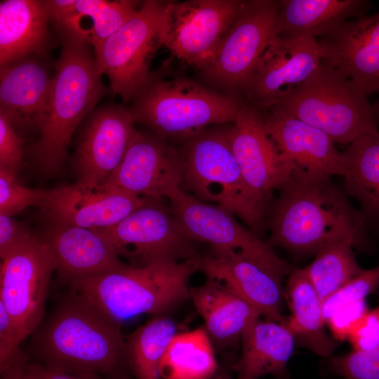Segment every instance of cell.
Returning <instances> with one entry per match:
<instances>
[{
    "mask_svg": "<svg viewBox=\"0 0 379 379\" xmlns=\"http://www.w3.org/2000/svg\"><path fill=\"white\" fill-rule=\"evenodd\" d=\"M27 368L34 379H102L99 375L72 373L39 362H28Z\"/></svg>",
    "mask_w": 379,
    "mask_h": 379,
    "instance_id": "b9f144b4",
    "label": "cell"
},
{
    "mask_svg": "<svg viewBox=\"0 0 379 379\" xmlns=\"http://www.w3.org/2000/svg\"><path fill=\"white\" fill-rule=\"evenodd\" d=\"M359 246L360 244L352 237L329 243L303 268L322 301L363 271L353 251L354 247Z\"/></svg>",
    "mask_w": 379,
    "mask_h": 379,
    "instance_id": "1f68e13d",
    "label": "cell"
},
{
    "mask_svg": "<svg viewBox=\"0 0 379 379\" xmlns=\"http://www.w3.org/2000/svg\"><path fill=\"white\" fill-rule=\"evenodd\" d=\"M260 112L267 135L291 172L322 178L343 175V153L326 133L277 105Z\"/></svg>",
    "mask_w": 379,
    "mask_h": 379,
    "instance_id": "2e32d148",
    "label": "cell"
},
{
    "mask_svg": "<svg viewBox=\"0 0 379 379\" xmlns=\"http://www.w3.org/2000/svg\"><path fill=\"white\" fill-rule=\"evenodd\" d=\"M329 359L332 371L343 379H379V347L368 351L352 350Z\"/></svg>",
    "mask_w": 379,
    "mask_h": 379,
    "instance_id": "d590c367",
    "label": "cell"
},
{
    "mask_svg": "<svg viewBox=\"0 0 379 379\" xmlns=\"http://www.w3.org/2000/svg\"><path fill=\"white\" fill-rule=\"evenodd\" d=\"M39 363L66 371L114 375L126 366L121 323L71 290L32 333Z\"/></svg>",
    "mask_w": 379,
    "mask_h": 379,
    "instance_id": "7a4b0ae2",
    "label": "cell"
},
{
    "mask_svg": "<svg viewBox=\"0 0 379 379\" xmlns=\"http://www.w3.org/2000/svg\"><path fill=\"white\" fill-rule=\"evenodd\" d=\"M166 1L147 0L114 34L93 48L96 67L111 92L125 101L135 98L151 79L149 64L161 46Z\"/></svg>",
    "mask_w": 379,
    "mask_h": 379,
    "instance_id": "ba28073f",
    "label": "cell"
},
{
    "mask_svg": "<svg viewBox=\"0 0 379 379\" xmlns=\"http://www.w3.org/2000/svg\"><path fill=\"white\" fill-rule=\"evenodd\" d=\"M131 0H76L75 8L81 19L88 18L89 44L93 48L114 34L131 18L140 6Z\"/></svg>",
    "mask_w": 379,
    "mask_h": 379,
    "instance_id": "d6a6232c",
    "label": "cell"
},
{
    "mask_svg": "<svg viewBox=\"0 0 379 379\" xmlns=\"http://www.w3.org/2000/svg\"><path fill=\"white\" fill-rule=\"evenodd\" d=\"M369 311L366 300L347 304L335 311L327 320L335 340H347Z\"/></svg>",
    "mask_w": 379,
    "mask_h": 379,
    "instance_id": "74e56055",
    "label": "cell"
},
{
    "mask_svg": "<svg viewBox=\"0 0 379 379\" xmlns=\"http://www.w3.org/2000/svg\"><path fill=\"white\" fill-rule=\"evenodd\" d=\"M199 271L221 281L267 319L285 323V297L281 277L243 257L239 252L212 248L209 256L199 259Z\"/></svg>",
    "mask_w": 379,
    "mask_h": 379,
    "instance_id": "44dd1931",
    "label": "cell"
},
{
    "mask_svg": "<svg viewBox=\"0 0 379 379\" xmlns=\"http://www.w3.org/2000/svg\"><path fill=\"white\" fill-rule=\"evenodd\" d=\"M43 238L55 260L56 270L69 283L123 263L119 259V251L93 230L51 224Z\"/></svg>",
    "mask_w": 379,
    "mask_h": 379,
    "instance_id": "603a6c76",
    "label": "cell"
},
{
    "mask_svg": "<svg viewBox=\"0 0 379 379\" xmlns=\"http://www.w3.org/2000/svg\"><path fill=\"white\" fill-rule=\"evenodd\" d=\"M321 64L315 38L277 35L262 55L244 91L248 105L264 110L308 81Z\"/></svg>",
    "mask_w": 379,
    "mask_h": 379,
    "instance_id": "5bb4252c",
    "label": "cell"
},
{
    "mask_svg": "<svg viewBox=\"0 0 379 379\" xmlns=\"http://www.w3.org/2000/svg\"><path fill=\"white\" fill-rule=\"evenodd\" d=\"M150 200L105 183L76 182L48 190L41 208L51 224L100 230L117 225Z\"/></svg>",
    "mask_w": 379,
    "mask_h": 379,
    "instance_id": "e0dca14e",
    "label": "cell"
},
{
    "mask_svg": "<svg viewBox=\"0 0 379 379\" xmlns=\"http://www.w3.org/2000/svg\"><path fill=\"white\" fill-rule=\"evenodd\" d=\"M200 258L138 266L122 263L69 284L72 290L120 323L143 314L163 315L190 298L189 283L199 271Z\"/></svg>",
    "mask_w": 379,
    "mask_h": 379,
    "instance_id": "3957f363",
    "label": "cell"
},
{
    "mask_svg": "<svg viewBox=\"0 0 379 379\" xmlns=\"http://www.w3.org/2000/svg\"><path fill=\"white\" fill-rule=\"evenodd\" d=\"M219 366L204 327L178 333L171 342L160 366L163 379H209Z\"/></svg>",
    "mask_w": 379,
    "mask_h": 379,
    "instance_id": "f546056e",
    "label": "cell"
},
{
    "mask_svg": "<svg viewBox=\"0 0 379 379\" xmlns=\"http://www.w3.org/2000/svg\"><path fill=\"white\" fill-rule=\"evenodd\" d=\"M53 77L29 56L1 66L0 112L17 126L44 123L49 107Z\"/></svg>",
    "mask_w": 379,
    "mask_h": 379,
    "instance_id": "7402d4cb",
    "label": "cell"
},
{
    "mask_svg": "<svg viewBox=\"0 0 379 379\" xmlns=\"http://www.w3.org/2000/svg\"><path fill=\"white\" fill-rule=\"evenodd\" d=\"M55 260L43 237L32 234L6 258L0 268V302L21 343L44 319Z\"/></svg>",
    "mask_w": 379,
    "mask_h": 379,
    "instance_id": "9c48e42d",
    "label": "cell"
},
{
    "mask_svg": "<svg viewBox=\"0 0 379 379\" xmlns=\"http://www.w3.org/2000/svg\"><path fill=\"white\" fill-rule=\"evenodd\" d=\"M150 200L117 225L106 229L93 230L110 241L125 253L138 259L140 265L177 262L200 257L194 241L183 230L170 207Z\"/></svg>",
    "mask_w": 379,
    "mask_h": 379,
    "instance_id": "4fadbf2b",
    "label": "cell"
},
{
    "mask_svg": "<svg viewBox=\"0 0 379 379\" xmlns=\"http://www.w3.org/2000/svg\"><path fill=\"white\" fill-rule=\"evenodd\" d=\"M169 204L173 214L194 241L239 252L281 278L293 270L267 243L240 225L235 215L224 208L203 202L182 190L169 199Z\"/></svg>",
    "mask_w": 379,
    "mask_h": 379,
    "instance_id": "7c38bea8",
    "label": "cell"
},
{
    "mask_svg": "<svg viewBox=\"0 0 379 379\" xmlns=\"http://www.w3.org/2000/svg\"><path fill=\"white\" fill-rule=\"evenodd\" d=\"M190 298L204 321L203 326L214 350L237 344L260 314L225 284L206 277L204 283L191 287Z\"/></svg>",
    "mask_w": 379,
    "mask_h": 379,
    "instance_id": "cb8c5ba5",
    "label": "cell"
},
{
    "mask_svg": "<svg viewBox=\"0 0 379 379\" xmlns=\"http://www.w3.org/2000/svg\"><path fill=\"white\" fill-rule=\"evenodd\" d=\"M379 287V265L363 270L338 290L323 301V312L326 323L340 307L366 298Z\"/></svg>",
    "mask_w": 379,
    "mask_h": 379,
    "instance_id": "e575fe53",
    "label": "cell"
},
{
    "mask_svg": "<svg viewBox=\"0 0 379 379\" xmlns=\"http://www.w3.org/2000/svg\"><path fill=\"white\" fill-rule=\"evenodd\" d=\"M347 340L354 350L368 351L379 347V305L367 312Z\"/></svg>",
    "mask_w": 379,
    "mask_h": 379,
    "instance_id": "ab89813d",
    "label": "cell"
},
{
    "mask_svg": "<svg viewBox=\"0 0 379 379\" xmlns=\"http://www.w3.org/2000/svg\"><path fill=\"white\" fill-rule=\"evenodd\" d=\"M24 142L11 120L0 112V166L18 173L22 162Z\"/></svg>",
    "mask_w": 379,
    "mask_h": 379,
    "instance_id": "8d00e7d4",
    "label": "cell"
},
{
    "mask_svg": "<svg viewBox=\"0 0 379 379\" xmlns=\"http://www.w3.org/2000/svg\"><path fill=\"white\" fill-rule=\"evenodd\" d=\"M370 8L364 0H282L278 35L327 36L349 20L366 15Z\"/></svg>",
    "mask_w": 379,
    "mask_h": 379,
    "instance_id": "4316f807",
    "label": "cell"
},
{
    "mask_svg": "<svg viewBox=\"0 0 379 379\" xmlns=\"http://www.w3.org/2000/svg\"><path fill=\"white\" fill-rule=\"evenodd\" d=\"M182 173L177 150L136 131L121 164L105 183L149 199L169 200L182 190Z\"/></svg>",
    "mask_w": 379,
    "mask_h": 379,
    "instance_id": "ac0fdd59",
    "label": "cell"
},
{
    "mask_svg": "<svg viewBox=\"0 0 379 379\" xmlns=\"http://www.w3.org/2000/svg\"><path fill=\"white\" fill-rule=\"evenodd\" d=\"M241 354L231 365L235 379H260L271 375L274 379H288V362L295 339L285 323L260 318L244 332Z\"/></svg>",
    "mask_w": 379,
    "mask_h": 379,
    "instance_id": "d4e9b609",
    "label": "cell"
},
{
    "mask_svg": "<svg viewBox=\"0 0 379 379\" xmlns=\"http://www.w3.org/2000/svg\"><path fill=\"white\" fill-rule=\"evenodd\" d=\"M318 43L322 63L366 95L379 93V11L349 20Z\"/></svg>",
    "mask_w": 379,
    "mask_h": 379,
    "instance_id": "ffe728a7",
    "label": "cell"
},
{
    "mask_svg": "<svg viewBox=\"0 0 379 379\" xmlns=\"http://www.w3.org/2000/svg\"><path fill=\"white\" fill-rule=\"evenodd\" d=\"M182 190L240 218L249 227L261 226L266 211L248 190L226 131H206L188 139L183 152Z\"/></svg>",
    "mask_w": 379,
    "mask_h": 379,
    "instance_id": "52a82bcc",
    "label": "cell"
},
{
    "mask_svg": "<svg viewBox=\"0 0 379 379\" xmlns=\"http://www.w3.org/2000/svg\"><path fill=\"white\" fill-rule=\"evenodd\" d=\"M136 121L160 137L187 138L213 124L234 122L244 103L185 79L152 80L135 97Z\"/></svg>",
    "mask_w": 379,
    "mask_h": 379,
    "instance_id": "8992f818",
    "label": "cell"
},
{
    "mask_svg": "<svg viewBox=\"0 0 379 379\" xmlns=\"http://www.w3.org/2000/svg\"><path fill=\"white\" fill-rule=\"evenodd\" d=\"M270 207L267 244L295 253H317L335 241H367L368 222L331 178L291 172Z\"/></svg>",
    "mask_w": 379,
    "mask_h": 379,
    "instance_id": "6da1fadb",
    "label": "cell"
},
{
    "mask_svg": "<svg viewBox=\"0 0 379 379\" xmlns=\"http://www.w3.org/2000/svg\"><path fill=\"white\" fill-rule=\"evenodd\" d=\"M343 153L344 190L359 203L368 225L379 230V130L360 135Z\"/></svg>",
    "mask_w": 379,
    "mask_h": 379,
    "instance_id": "f1b7e54d",
    "label": "cell"
},
{
    "mask_svg": "<svg viewBox=\"0 0 379 379\" xmlns=\"http://www.w3.org/2000/svg\"><path fill=\"white\" fill-rule=\"evenodd\" d=\"M231 371H232L231 366L228 369L219 366L217 372L209 379H234Z\"/></svg>",
    "mask_w": 379,
    "mask_h": 379,
    "instance_id": "ee69618b",
    "label": "cell"
},
{
    "mask_svg": "<svg viewBox=\"0 0 379 379\" xmlns=\"http://www.w3.org/2000/svg\"><path fill=\"white\" fill-rule=\"evenodd\" d=\"M284 294L290 310L285 324L295 342L319 356L330 358L336 347V340L326 331L323 301L304 269L291 271Z\"/></svg>",
    "mask_w": 379,
    "mask_h": 379,
    "instance_id": "83f0119b",
    "label": "cell"
},
{
    "mask_svg": "<svg viewBox=\"0 0 379 379\" xmlns=\"http://www.w3.org/2000/svg\"><path fill=\"white\" fill-rule=\"evenodd\" d=\"M16 173L0 166V215L12 217L28 206L41 207L47 190L23 186Z\"/></svg>",
    "mask_w": 379,
    "mask_h": 379,
    "instance_id": "836d02e7",
    "label": "cell"
},
{
    "mask_svg": "<svg viewBox=\"0 0 379 379\" xmlns=\"http://www.w3.org/2000/svg\"><path fill=\"white\" fill-rule=\"evenodd\" d=\"M226 134L243 179L267 212L273 192L288 179L291 169L267 135L258 109L244 104Z\"/></svg>",
    "mask_w": 379,
    "mask_h": 379,
    "instance_id": "9a60e30c",
    "label": "cell"
},
{
    "mask_svg": "<svg viewBox=\"0 0 379 379\" xmlns=\"http://www.w3.org/2000/svg\"><path fill=\"white\" fill-rule=\"evenodd\" d=\"M281 1L243 2L234 22L223 36L204 74L218 84L244 89L256 66L278 35Z\"/></svg>",
    "mask_w": 379,
    "mask_h": 379,
    "instance_id": "8fae6325",
    "label": "cell"
},
{
    "mask_svg": "<svg viewBox=\"0 0 379 379\" xmlns=\"http://www.w3.org/2000/svg\"><path fill=\"white\" fill-rule=\"evenodd\" d=\"M63 44L53 77L48 111L33 149L37 166L46 174L63 164L74 131L105 93L88 44L67 39Z\"/></svg>",
    "mask_w": 379,
    "mask_h": 379,
    "instance_id": "277c9868",
    "label": "cell"
},
{
    "mask_svg": "<svg viewBox=\"0 0 379 379\" xmlns=\"http://www.w3.org/2000/svg\"><path fill=\"white\" fill-rule=\"evenodd\" d=\"M32 233L12 217L0 215V257L6 258Z\"/></svg>",
    "mask_w": 379,
    "mask_h": 379,
    "instance_id": "60d3db41",
    "label": "cell"
},
{
    "mask_svg": "<svg viewBox=\"0 0 379 379\" xmlns=\"http://www.w3.org/2000/svg\"><path fill=\"white\" fill-rule=\"evenodd\" d=\"M373 105L376 109L379 111V99L375 103H373Z\"/></svg>",
    "mask_w": 379,
    "mask_h": 379,
    "instance_id": "bcb514c9",
    "label": "cell"
},
{
    "mask_svg": "<svg viewBox=\"0 0 379 379\" xmlns=\"http://www.w3.org/2000/svg\"><path fill=\"white\" fill-rule=\"evenodd\" d=\"M110 379H129L125 371L110 376Z\"/></svg>",
    "mask_w": 379,
    "mask_h": 379,
    "instance_id": "f6af8a7d",
    "label": "cell"
},
{
    "mask_svg": "<svg viewBox=\"0 0 379 379\" xmlns=\"http://www.w3.org/2000/svg\"><path fill=\"white\" fill-rule=\"evenodd\" d=\"M177 333L175 322L163 314L154 316L127 336L126 365L135 379H161L162 359Z\"/></svg>",
    "mask_w": 379,
    "mask_h": 379,
    "instance_id": "4dcf8cb0",
    "label": "cell"
},
{
    "mask_svg": "<svg viewBox=\"0 0 379 379\" xmlns=\"http://www.w3.org/2000/svg\"><path fill=\"white\" fill-rule=\"evenodd\" d=\"M275 105L324 131L335 143L347 145L360 135L378 130L379 111L368 96L322 62L308 81Z\"/></svg>",
    "mask_w": 379,
    "mask_h": 379,
    "instance_id": "5b68a950",
    "label": "cell"
},
{
    "mask_svg": "<svg viewBox=\"0 0 379 379\" xmlns=\"http://www.w3.org/2000/svg\"><path fill=\"white\" fill-rule=\"evenodd\" d=\"M243 2L166 1L160 31L161 46L178 59L203 70L213 60Z\"/></svg>",
    "mask_w": 379,
    "mask_h": 379,
    "instance_id": "30bf717a",
    "label": "cell"
},
{
    "mask_svg": "<svg viewBox=\"0 0 379 379\" xmlns=\"http://www.w3.org/2000/svg\"><path fill=\"white\" fill-rule=\"evenodd\" d=\"M131 109L106 105L95 111L76 149L79 179L86 187L103 185L121 164L136 130Z\"/></svg>",
    "mask_w": 379,
    "mask_h": 379,
    "instance_id": "d6986e66",
    "label": "cell"
},
{
    "mask_svg": "<svg viewBox=\"0 0 379 379\" xmlns=\"http://www.w3.org/2000/svg\"><path fill=\"white\" fill-rule=\"evenodd\" d=\"M27 359L0 368L1 379H34L27 368Z\"/></svg>",
    "mask_w": 379,
    "mask_h": 379,
    "instance_id": "7bdbcfd3",
    "label": "cell"
},
{
    "mask_svg": "<svg viewBox=\"0 0 379 379\" xmlns=\"http://www.w3.org/2000/svg\"><path fill=\"white\" fill-rule=\"evenodd\" d=\"M48 15L44 1L0 3V65L42 53L48 46Z\"/></svg>",
    "mask_w": 379,
    "mask_h": 379,
    "instance_id": "484cf974",
    "label": "cell"
},
{
    "mask_svg": "<svg viewBox=\"0 0 379 379\" xmlns=\"http://www.w3.org/2000/svg\"><path fill=\"white\" fill-rule=\"evenodd\" d=\"M20 344L11 318L0 302V368L26 359Z\"/></svg>",
    "mask_w": 379,
    "mask_h": 379,
    "instance_id": "f35d334b",
    "label": "cell"
}]
</instances>
